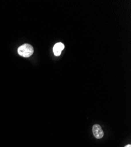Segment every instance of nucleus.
<instances>
[{
	"label": "nucleus",
	"mask_w": 131,
	"mask_h": 147,
	"mask_svg": "<svg viewBox=\"0 0 131 147\" xmlns=\"http://www.w3.org/2000/svg\"><path fill=\"white\" fill-rule=\"evenodd\" d=\"M92 132L94 137L97 139H101L103 136V131L101 127L98 124H95L93 126Z\"/></svg>",
	"instance_id": "nucleus-2"
},
{
	"label": "nucleus",
	"mask_w": 131,
	"mask_h": 147,
	"mask_svg": "<svg viewBox=\"0 0 131 147\" xmlns=\"http://www.w3.org/2000/svg\"><path fill=\"white\" fill-rule=\"evenodd\" d=\"M125 147H131V145L129 144V145H126Z\"/></svg>",
	"instance_id": "nucleus-4"
},
{
	"label": "nucleus",
	"mask_w": 131,
	"mask_h": 147,
	"mask_svg": "<svg viewBox=\"0 0 131 147\" xmlns=\"http://www.w3.org/2000/svg\"><path fill=\"white\" fill-rule=\"evenodd\" d=\"M64 45L62 42H58L55 44L53 48V52L56 56L60 55L62 51L64 49Z\"/></svg>",
	"instance_id": "nucleus-3"
},
{
	"label": "nucleus",
	"mask_w": 131,
	"mask_h": 147,
	"mask_svg": "<svg viewBox=\"0 0 131 147\" xmlns=\"http://www.w3.org/2000/svg\"><path fill=\"white\" fill-rule=\"evenodd\" d=\"M18 53L23 57L28 58L34 54V48L30 44H24L18 48Z\"/></svg>",
	"instance_id": "nucleus-1"
}]
</instances>
